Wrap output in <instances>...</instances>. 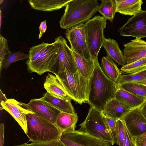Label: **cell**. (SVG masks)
<instances>
[{
	"mask_svg": "<svg viewBox=\"0 0 146 146\" xmlns=\"http://www.w3.org/2000/svg\"><path fill=\"white\" fill-rule=\"evenodd\" d=\"M89 82L88 104L101 112L108 101L115 98L117 86L116 82L109 79L103 73L98 58L95 60Z\"/></svg>",
	"mask_w": 146,
	"mask_h": 146,
	"instance_id": "1",
	"label": "cell"
},
{
	"mask_svg": "<svg viewBox=\"0 0 146 146\" xmlns=\"http://www.w3.org/2000/svg\"><path fill=\"white\" fill-rule=\"evenodd\" d=\"M99 6L97 0H71L65 6L60 27L67 29L84 24L95 14Z\"/></svg>",
	"mask_w": 146,
	"mask_h": 146,
	"instance_id": "2",
	"label": "cell"
},
{
	"mask_svg": "<svg viewBox=\"0 0 146 146\" xmlns=\"http://www.w3.org/2000/svg\"><path fill=\"white\" fill-rule=\"evenodd\" d=\"M26 135L32 142L44 143L60 139L62 132L55 124L34 113L26 115Z\"/></svg>",
	"mask_w": 146,
	"mask_h": 146,
	"instance_id": "3",
	"label": "cell"
},
{
	"mask_svg": "<svg viewBox=\"0 0 146 146\" xmlns=\"http://www.w3.org/2000/svg\"><path fill=\"white\" fill-rule=\"evenodd\" d=\"M68 96L75 102L88 104L89 79L78 71L74 73L66 69L57 74Z\"/></svg>",
	"mask_w": 146,
	"mask_h": 146,
	"instance_id": "4",
	"label": "cell"
},
{
	"mask_svg": "<svg viewBox=\"0 0 146 146\" xmlns=\"http://www.w3.org/2000/svg\"><path fill=\"white\" fill-rule=\"evenodd\" d=\"M107 20L103 16L96 15L84 24L86 42L90 55L94 60L98 58L105 38L104 31Z\"/></svg>",
	"mask_w": 146,
	"mask_h": 146,
	"instance_id": "5",
	"label": "cell"
},
{
	"mask_svg": "<svg viewBox=\"0 0 146 146\" xmlns=\"http://www.w3.org/2000/svg\"><path fill=\"white\" fill-rule=\"evenodd\" d=\"M79 131L110 143H115L108 132L101 112L91 107L85 120L79 125Z\"/></svg>",
	"mask_w": 146,
	"mask_h": 146,
	"instance_id": "6",
	"label": "cell"
},
{
	"mask_svg": "<svg viewBox=\"0 0 146 146\" xmlns=\"http://www.w3.org/2000/svg\"><path fill=\"white\" fill-rule=\"evenodd\" d=\"M58 52V48L55 41L48 43L36 60L32 62H26L28 70L30 73L35 72L39 75L47 72L53 73Z\"/></svg>",
	"mask_w": 146,
	"mask_h": 146,
	"instance_id": "7",
	"label": "cell"
},
{
	"mask_svg": "<svg viewBox=\"0 0 146 146\" xmlns=\"http://www.w3.org/2000/svg\"><path fill=\"white\" fill-rule=\"evenodd\" d=\"M55 41L58 47L59 52L53 73L57 74L65 69L72 73L76 72L78 69L75 59L65 39L61 35L57 37Z\"/></svg>",
	"mask_w": 146,
	"mask_h": 146,
	"instance_id": "8",
	"label": "cell"
},
{
	"mask_svg": "<svg viewBox=\"0 0 146 146\" xmlns=\"http://www.w3.org/2000/svg\"><path fill=\"white\" fill-rule=\"evenodd\" d=\"M66 146H111L110 143L78 130L62 133L60 139Z\"/></svg>",
	"mask_w": 146,
	"mask_h": 146,
	"instance_id": "9",
	"label": "cell"
},
{
	"mask_svg": "<svg viewBox=\"0 0 146 146\" xmlns=\"http://www.w3.org/2000/svg\"><path fill=\"white\" fill-rule=\"evenodd\" d=\"M118 32L122 36L141 39L146 37V11L142 10L133 16Z\"/></svg>",
	"mask_w": 146,
	"mask_h": 146,
	"instance_id": "10",
	"label": "cell"
},
{
	"mask_svg": "<svg viewBox=\"0 0 146 146\" xmlns=\"http://www.w3.org/2000/svg\"><path fill=\"white\" fill-rule=\"evenodd\" d=\"M5 110L15 119L26 134L27 132L26 115L34 113L27 104L19 102L13 99H8L5 102H0V110Z\"/></svg>",
	"mask_w": 146,
	"mask_h": 146,
	"instance_id": "11",
	"label": "cell"
},
{
	"mask_svg": "<svg viewBox=\"0 0 146 146\" xmlns=\"http://www.w3.org/2000/svg\"><path fill=\"white\" fill-rule=\"evenodd\" d=\"M132 135L136 137L146 133V119L140 107L133 109L121 119Z\"/></svg>",
	"mask_w": 146,
	"mask_h": 146,
	"instance_id": "12",
	"label": "cell"
},
{
	"mask_svg": "<svg viewBox=\"0 0 146 146\" xmlns=\"http://www.w3.org/2000/svg\"><path fill=\"white\" fill-rule=\"evenodd\" d=\"M27 105L34 113L55 124L59 114L62 112L41 98L32 99Z\"/></svg>",
	"mask_w": 146,
	"mask_h": 146,
	"instance_id": "13",
	"label": "cell"
},
{
	"mask_svg": "<svg viewBox=\"0 0 146 146\" xmlns=\"http://www.w3.org/2000/svg\"><path fill=\"white\" fill-rule=\"evenodd\" d=\"M123 50L126 64L146 57V42L136 38L124 45Z\"/></svg>",
	"mask_w": 146,
	"mask_h": 146,
	"instance_id": "14",
	"label": "cell"
},
{
	"mask_svg": "<svg viewBox=\"0 0 146 146\" xmlns=\"http://www.w3.org/2000/svg\"><path fill=\"white\" fill-rule=\"evenodd\" d=\"M55 75L48 73L44 84V88L54 97L62 99H72L65 91L57 75Z\"/></svg>",
	"mask_w": 146,
	"mask_h": 146,
	"instance_id": "15",
	"label": "cell"
},
{
	"mask_svg": "<svg viewBox=\"0 0 146 146\" xmlns=\"http://www.w3.org/2000/svg\"><path fill=\"white\" fill-rule=\"evenodd\" d=\"M117 86L115 99L131 110L140 107L146 100Z\"/></svg>",
	"mask_w": 146,
	"mask_h": 146,
	"instance_id": "16",
	"label": "cell"
},
{
	"mask_svg": "<svg viewBox=\"0 0 146 146\" xmlns=\"http://www.w3.org/2000/svg\"><path fill=\"white\" fill-rule=\"evenodd\" d=\"M131 110L115 98L107 103L101 112L106 117L118 120Z\"/></svg>",
	"mask_w": 146,
	"mask_h": 146,
	"instance_id": "17",
	"label": "cell"
},
{
	"mask_svg": "<svg viewBox=\"0 0 146 146\" xmlns=\"http://www.w3.org/2000/svg\"><path fill=\"white\" fill-rule=\"evenodd\" d=\"M65 35L70 42L72 50L87 60H94L90 55L86 41L74 35L67 29Z\"/></svg>",
	"mask_w": 146,
	"mask_h": 146,
	"instance_id": "18",
	"label": "cell"
},
{
	"mask_svg": "<svg viewBox=\"0 0 146 146\" xmlns=\"http://www.w3.org/2000/svg\"><path fill=\"white\" fill-rule=\"evenodd\" d=\"M102 46L107 53L108 57L123 66L126 64L124 54L115 40L105 38Z\"/></svg>",
	"mask_w": 146,
	"mask_h": 146,
	"instance_id": "19",
	"label": "cell"
},
{
	"mask_svg": "<svg viewBox=\"0 0 146 146\" xmlns=\"http://www.w3.org/2000/svg\"><path fill=\"white\" fill-rule=\"evenodd\" d=\"M71 0H29L31 8L42 11H52L65 6Z\"/></svg>",
	"mask_w": 146,
	"mask_h": 146,
	"instance_id": "20",
	"label": "cell"
},
{
	"mask_svg": "<svg viewBox=\"0 0 146 146\" xmlns=\"http://www.w3.org/2000/svg\"><path fill=\"white\" fill-rule=\"evenodd\" d=\"M116 12L122 15L134 16L141 11L142 0H115Z\"/></svg>",
	"mask_w": 146,
	"mask_h": 146,
	"instance_id": "21",
	"label": "cell"
},
{
	"mask_svg": "<svg viewBox=\"0 0 146 146\" xmlns=\"http://www.w3.org/2000/svg\"><path fill=\"white\" fill-rule=\"evenodd\" d=\"M78 120L76 113L70 114L61 112L58 117L56 124L62 133L72 132L75 130Z\"/></svg>",
	"mask_w": 146,
	"mask_h": 146,
	"instance_id": "22",
	"label": "cell"
},
{
	"mask_svg": "<svg viewBox=\"0 0 146 146\" xmlns=\"http://www.w3.org/2000/svg\"><path fill=\"white\" fill-rule=\"evenodd\" d=\"M41 98L62 112L70 114L75 113L71 99H61L52 96L47 92Z\"/></svg>",
	"mask_w": 146,
	"mask_h": 146,
	"instance_id": "23",
	"label": "cell"
},
{
	"mask_svg": "<svg viewBox=\"0 0 146 146\" xmlns=\"http://www.w3.org/2000/svg\"><path fill=\"white\" fill-rule=\"evenodd\" d=\"M101 68L104 74L109 79L116 82L122 72L112 59L107 56L102 59Z\"/></svg>",
	"mask_w": 146,
	"mask_h": 146,
	"instance_id": "24",
	"label": "cell"
},
{
	"mask_svg": "<svg viewBox=\"0 0 146 146\" xmlns=\"http://www.w3.org/2000/svg\"><path fill=\"white\" fill-rule=\"evenodd\" d=\"M72 51L78 71L86 79H89L94 70L95 60H87L73 50Z\"/></svg>",
	"mask_w": 146,
	"mask_h": 146,
	"instance_id": "25",
	"label": "cell"
},
{
	"mask_svg": "<svg viewBox=\"0 0 146 146\" xmlns=\"http://www.w3.org/2000/svg\"><path fill=\"white\" fill-rule=\"evenodd\" d=\"M97 11L107 20L112 22L116 12V4L115 0H101Z\"/></svg>",
	"mask_w": 146,
	"mask_h": 146,
	"instance_id": "26",
	"label": "cell"
},
{
	"mask_svg": "<svg viewBox=\"0 0 146 146\" xmlns=\"http://www.w3.org/2000/svg\"><path fill=\"white\" fill-rule=\"evenodd\" d=\"M146 80V69L135 73L121 75L116 82L117 85L128 82L144 84Z\"/></svg>",
	"mask_w": 146,
	"mask_h": 146,
	"instance_id": "27",
	"label": "cell"
},
{
	"mask_svg": "<svg viewBox=\"0 0 146 146\" xmlns=\"http://www.w3.org/2000/svg\"><path fill=\"white\" fill-rule=\"evenodd\" d=\"M117 86L135 96L146 99V85L144 84L128 82Z\"/></svg>",
	"mask_w": 146,
	"mask_h": 146,
	"instance_id": "28",
	"label": "cell"
},
{
	"mask_svg": "<svg viewBox=\"0 0 146 146\" xmlns=\"http://www.w3.org/2000/svg\"><path fill=\"white\" fill-rule=\"evenodd\" d=\"M146 69V57L142 58L129 64H126L121 68L127 74H132Z\"/></svg>",
	"mask_w": 146,
	"mask_h": 146,
	"instance_id": "29",
	"label": "cell"
},
{
	"mask_svg": "<svg viewBox=\"0 0 146 146\" xmlns=\"http://www.w3.org/2000/svg\"><path fill=\"white\" fill-rule=\"evenodd\" d=\"M28 54L19 51L16 52H11L5 57L2 65V68L5 70L13 63L17 61L28 59Z\"/></svg>",
	"mask_w": 146,
	"mask_h": 146,
	"instance_id": "30",
	"label": "cell"
},
{
	"mask_svg": "<svg viewBox=\"0 0 146 146\" xmlns=\"http://www.w3.org/2000/svg\"><path fill=\"white\" fill-rule=\"evenodd\" d=\"M48 43L42 42L30 48L28 52L29 58L26 62H32L36 60L44 50Z\"/></svg>",
	"mask_w": 146,
	"mask_h": 146,
	"instance_id": "31",
	"label": "cell"
},
{
	"mask_svg": "<svg viewBox=\"0 0 146 146\" xmlns=\"http://www.w3.org/2000/svg\"><path fill=\"white\" fill-rule=\"evenodd\" d=\"M125 127L123 121L118 119L115 127L116 143L119 146H123L125 136Z\"/></svg>",
	"mask_w": 146,
	"mask_h": 146,
	"instance_id": "32",
	"label": "cell"
},
{
	"mask_svg": "<svg viewBox=\"0 0 146 146\" xmlns=\"http://www.w3.org/2000/svg\"><path fill=\"white\" fill-rule=\"evenodd\" d=\"M7 43V39L0 35V73L1 72L2 63L4 59L10 53Z\"/></svg>",
	"mask_w": 146,
	"mask_h": 146,
	"instance_id": "33",
	"label": "cell"
},
{
	"mask_svg": "<svg viewBox=\"0 0 146 146\" xmlns=\"http://www.w3.org/2000/svg\"><path fill=\"white\" fill-rule=\"evenodd\" d=\"M103 116L107 129L115 143H116V124L118 120L108 117L103 115Z\"/></svg>",
	"mask_w": 146,
	"mask_h": 146,
	"instance_id": "34",
	"label": "cell"
},
{
	"mask_svg": "<svg viewBox=\"0 0 146 146\" xmlns=\"http://www.w3.org/2000/svg\"><path fill=\"white\" fill-rule=\"evenodd\" d=\"M13 146H66L60 139L44 143L32 142L30 144L24 143Z\"/></svg>",
	"mask_w": 146,
	"mask_h": 146,
	"instance_id": "35",
	"label": "cell"
},
{
	"mask_svg": "<svg viewBox=\"0 0 146 146\" xmlns=\"http://www.w3.org/2000/svg\"><path fill=\"white\" fill-rule=\"evenodd\" d=\"M67 29L74 35L86 41L84 24L78 25Z\"/></svg>",
	"mask_w": 146,
	"mask_h": 146,
	"instance_id": "36",
	"label": "cell"
},
{
	"mask_svg": "<svg viewBox=\"0 0 146 146\" xmlns=\"http://www.w3.org/2000/svg\"><path fill=\"white\" fill-rule=\"evenodd\" d=\"M124 125L125 133L123 146H137L136 143V137L132 135L126 128L125 124Z\"/></svg>",
	"mask_w": 146,
	"mask_h": 146,
	"instance_id": "37",
	"label": "cell"
},
{
	"mask_svg": "<svg viewBox=\"0 0 146 146\" xmlns=\"http://www.w3.org/2000/svg\"><path fill=\"white\" fill-rule=\"evenodd\" d=\"M137 146H146V133L136 137Z\"/></svg>",
	"mask_w": 146,
	"mask_h": 146,
	"instance_id": "38",
	"label": "cell"
},
{
	"mask_svg": "<svg viewBox=\"0 0 146 146\" xmlns=\"http://www.w3.org/2000/svg\"><path fill=\"white\" fill-rule=\"evenodd\" d=\"M46 29V20H45L40 23L39 27L40 33L38 37L39 39H40L43 33H45Z\"/></svg>",
	"mask_w": 146,
	"mask_h": 146,
	"instance_id": "39",
	"label": "cell"
},
{
	"mask_svg": "<svg viewBox=\"0 0 146 146\" xmlns=\"http://www.w3.org/2000/svg\"><path fill=\"white\" fill-rule=\"evenodd\" d=\"M4 142V125L3 123L0 125V146H3Z\"/></svg>",
	"mask_w": 146,
	"mask_h": 146,
	"instance_id": "40",
	"label": "cell"
},
{
	"mask_svg": "<svg viewBox=\"0 0 146 146\" xmlns=\"http://www.w3.org/2000/svg\"><path fill=\"white\" fill-rule=\"evenodd\" d=\"M140 108L142 114L146 119V100L140 107Z\"/></svg>",
	"mask_w": 146,
	"mask_h": 146,
	"instance_id": "41",
	"label": "cell"
},
{
	"mask_svg": "<svg viewBox=\"0 0 146 146\" xmlns=\"http://www.w3.org/2000/svg\"><path fill=\"white\" fill-rule=\"evenodd\" d=\"M0 94V102H6L7 99L5 96V95L3 93L1 89Z\"/></svg>",
	"mask_w": 146,
	"mask_h": 146,
	"instance_id": "42",
	"label": "cell"
},
{
	"mask_svg": "<svg viewBox=\"0 0 146 146\" xmlns=\"http://www.w3.org/2000/svg\"><path fill=\"white\" fill-rule=\"evenodd\" d=\"M0 28H1V17H2V16H1V9H0Z\"/></svg>",
	"mask_w": 146,
	"mask_h": 146,
	"instance_id": "43",
	"label": "cell"
},
{
	"mask_svg": "<svg viewBox=\"0 0 146 146\" xmlns=\"http://www.w3.org/2000/svg\"><path fill=\"white\" fill-rule=\"evenodd\" d=\"M144 84L146 85V80Z\"/></svg>",
	"mask_w": 146,
	"mask_h": 146,
	"instance_id": "44",
	"label": "cell"
}]
</instances>
